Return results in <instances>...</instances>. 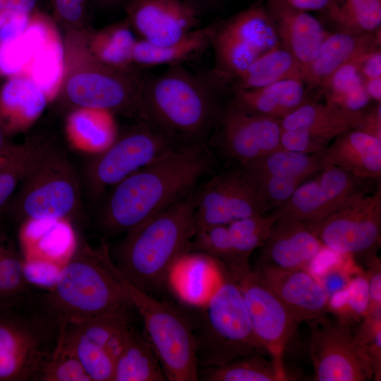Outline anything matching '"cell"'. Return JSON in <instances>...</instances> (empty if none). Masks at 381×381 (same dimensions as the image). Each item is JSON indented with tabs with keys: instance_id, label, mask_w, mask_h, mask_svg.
I'll use <instances>...</instances> for the list:
<instances>
[{
	"instance_id": "cell-1",
	"label": "cell",
	"mask_w": 381,
	"mask_h": 381,
	"mask_svg": "<svg viewBox=\"0 0 381 381\" xmlns=\"http://www.w3.org/2000/svg\"><path fill=\"white\" fill-rule=\"evenodd\" d=\"M213 167L205 143L174 148L107 190L95 226L104 236L126 234L193 190Z\"/></svg>"
},
{
	"instance_id": "cell-2",
	"label": "cell",
	"mask_w": 381,
	"mask_h": 381,
	"mask_svg": "<svg viewBox=\"0 0 381 381\" xmlns=\"http://www.w3.org/2000/svg\"><path fill=\"white\" fill-rule=\"evenodd\" d=\"M228 84L212 71H190L169 66L159 75H145L140 121H145L184 143H205L220 116Z\"/></svg>"
},
{
	"instance_id": "cell-3",
	"label": "cell",
	"mask_w": 381,
	"mask_h": 381,
	"mask_svg": "<svg viewBox=\"0 0 381 381\" xmlns=\"http://www.w3.org/2000/svg\"><path fill=\"white\" fill-rule=\"evenodd\" d=\"M195 197V189L125 234L109 249L118 270L138 289L150 294L169 282L176 264L189 253L196 233Z\"/></svg>"
},
{
	"instance_id": "cell-4",
	"label": "cell",
	"mask_w": 381,
	"mask_h": 381,
	"mask_svg": "<svg viewBox=\"0 0 381 381\" xmlns=\"http://www.w3.org/2000/svg\"><path fill=\"white\" fill-rule=\"evenodd\" d=\"M40 295L60 327L69 321L134 309L104 242L94 248L80 239L62 265L54 287Z\"/></svg>"
},
{
	"instance_id": "cell-5",
	"label": "cell",
	"mask_w": 381,
	"mask_h": 381,
	"mask_svg": "<svg viewBox=\"0 0 381 381\" xmlns=\"http://www.w3.org/2000/svg\"><path fill=\"white\" fill-rule=\"evenodd\" d=\"M87 30L66 32L64 68L57 91L66 106L119 114L140 121V101L145 75L133 66L105 64L90 52Z\"/></svg>"
},
{
	"instance_id": "cell-6",
	"label": "cell",
	"mask_w": 381,
	"mask_h": 381,
	"mask_svg": "<svg viewBox=\"0 0 381 381\" xmlns=\"http://www.w3.org/2000/svg\"><path fill=\"white\" fill-rule=\"evenodd\" d=\"M60 331L40 292L0 299V381H38Z\"/></svg>"
},
{
	"instance_id": "cell-7",
	"label": "cell",
	"mask_w": 381,
	"mask_h": 381,
	"mask_svg": "<svg viewBox=\"0 0 381 381\" xmlns=\"http://www.w3.org/2000/svg\"><path fill=\"white\" fill-rule=\"evenodd\" d=\"M219 265V279L209 297L186 313L199 368L218 366L253 354L268 355L255 336L239 289Z\"/></svg>"
},
{
	"instance_id": "cell-8",
	"label": "cell",
	"mask_w": 381,
	"mask_h": 381,
	"mask_svg": "<svg viewBox=\"0 0 381 381\" xmlns=\"http://www.w3.org/2000/svg\"><path fill=\"white\" fill-rule=\"evenodd\" d=\"M22 223L32 220L85 221L80 188L65 152L52 143L20 184L11 199Z\"/></svg>"
},
{
	"instance_id": "cell-9",
	"label": "cell",
	"mask_w": 381,
	"mask_h": 381,
	"mask_svg": "<svg viewBox=\"0 0 381 381\" xmlns=\"http://www.w3.org/2000/svg\"><path fill=\"white\" fill-rule=\"evenodd\" d=\"M116 274L123 290L142 318L143 334L155 351L167 380H198L195 342L187 314L138 289L117 268Z\"/></svg>"
},
{
	"instance_id": "cell-10",
	"label": "cell",
	"mask_w": 381,
	"mask_h": 381,
	"mask_svg": "<svg viewBox=\"0 0 381 381\" xmlns=\"http://www.w3.org/2000/svg\"><path fill=\"white\" fill-rule=\"evenodd\" d=\"M185 144L150 123L138 121L116 137L90 165L87 181L90 196L98 199L134 171Z\"/></svg>"
},
{
	"instance_id": "cell-11",
	"label": "cell",
	"mask_w": 381,
	"mask_h": 381,
	"mask_svg": "<svg viewBox=\"0 0 381 381\" xmlns=\"http://www.w3.org/2000/svg\"><path fill=\"white\" fill-rule=\"evenodd\" d=\"M211 46L215 59L212 71L229 85L260 56L281 44L265 7L253 6L218 21Z\"/></svg>"
},
{
	"instance_id": "cell-12",
	"label": "cell",
	"mask_w": 381,
	"mask_h": 381,
	"mask_svg": "<svg viewBox=\"0 0 381 381\" xmlns=\"http://www.w3.org/2000/svg\"><path fill=\"white\" fill-rule=\"evenodd\" d=\"M306 224L329 251L366 260L380 246L381 189L358 192L329 216Z\"/></svg>"
},
{
	"instance_id": "cell-13",
	"label": "cell",
	"mask_w": 381,
	"mask_h": 381,
	"mask_svg": "<svg viewBox=\"0 0 381 381\" xmlns=\"http://www.w3.org/2000/svg\"><path fill=\"white\" fill-rule=\"evenodd\" d=\"M220 265L239 289L258 341L278 368L286 373L284 352L298 324L249 262Z\"/></svg>"
},
{
	"instance_id": "cell-14",
	"label": "cell",
	"mask_w": 381,
	"mask_h": 381,
	"mask_svg": "<svg viewBox=\"0 0 381 381\" xmlns=\"http://www.w3.org/2000/svg\"><path fill=\"white\" fill-rule=\"evenodd\" d=\"M309 343L315 381H368L374 378L365 349L351 325L325 315L313 320Z\"/></svg>"
},
{
	"instance_id": "cell-15",
	"label": "cell",
	"mask_w": 381,
	"mask_h": 381,
	"mask_svg": "<svg viewBox=\"0 0 381 381\" xmlns=\"http://www.w3.org/2000/svg\"><path fill=\"white\" fill-rule=\"evenodd\" d=\"M267 212L256 185L242 167L216 175L195 190L196 231Z\"/></svg>"
},
{
	"instance_id": "cell-16",
	"label": "cell",
	"mask_w": 381,
	"mask_h": 381,
	"mask_svg": "<svg viewBox=\"0 0 381 381\" xmlns=\"http://www.w3.org/2000/svg\"><path fill=\"white\" fill-rule=\"evenodd\" d=\"M226 158L245 166L281 149V120L248 111L233 102L224 104L212 131Z\"/></svg>"
},
{
	"instance_id": "cell-17",
	"label": "cell",
	"mask_w": 381,
	"mask_h": 381,
	"mask_svg": "<svg viewBox=\"0 0 381 381\" xmlns=\"http://www.w3.org/2000/svg\"><path fill=\"white\" fill-rule=\"evenodd\" d=\"M312 180L303 182L291 196L272 212L275 222H318L331 214L357 190L355 177L334 166L324 167Z\"/></svg>"
},
{
	"instance_id": "cell-18",
	"label": "cell",
	"mask_w": 381,
	"mask_h": 381,
	"mask_svg": "<svg viewBox=\"0 0 381 381\" xmlns=\"http://www.w3.org/2000/svg\"><path fill=\"white\" fill-rule=\"evenodd\" d=\"M126 20L143 40L167 46L200 27L199 13L187 1L129 0Z\"/></svg>"
},
{
	"instance_id": "cell-19",
	"label": "cell",
	"mask_w": 381,
	"mask_h": 381,
	"mask_svg": "<svg viewBox=\"0 0 381 381\" xmlns=\"http://www.w3.org/2000/svg\"><path fill=\"white\" fill-rule=\"evenodd\" d=\"M295 321H312L327 313L328 298L307 270H284L260 264L253 268Z\"/></svg>"
},
{
	"instance_id": "cell-20",
	"label": "cell",
	"mask_w": 381,
	"mask_h": 381,
	"mask_svg": "<svg viewBox=\"0 0 381 381\" xmlns=\"http://www.w3.org/2000/svg\"><path fill=\"white\" fill-rule=\"evenodd\" d=\"M258 263L284 270H308L326 248L307 225L275 222L262 244Z\"/></svg>"
},
{
	"instance_id": "cell-21",
	"label": "cell",
	"mask_w": 381,
	"mask_h": 381,
	"mask_svg": "<svg viewBox=\"0 0 381 381\" xmlns=\"http://www.w3.org/2000/svg\"><path fill=\"white\" fill-rule=\"evenodd\" d=\"M265 7L273 22L281 47L296 59L302 73L315 58L329 32L317 18L281 0H267Z\"/></svg>"
},
{
	"instance_id": "cell-22",
	"label": "cell",
	"mask_w": 381,
	"mask_h": 381,
	"mask_svg": "<svg viewBox=\"0 0 381 381\" xmlns=\"http://www.w3.org/2000/svg\"><path fill=\"white\" fill-rule=\"evenodd\" d=\"M380 47V29L374 32L329 33L315 58L302 71L301 80L309 87H320L341 66L361 63L371 52Z\"/></svg>"
},
{
	"instance_id": "cell-23",
	"label": "cell",
	"mask_w": 381,
	"mask_h": 381,
	"mask_svg": "<svg viewBox=\"0 0 381 381\" xmlns=\"http://www.w3.org/2000/svg\"><path fill=\"white\" fill-rule=\"evenodd\" d=\"M322 167L334 166L357 179H380L381 140L355 129L334 138L321 152Z\"/></svg>"
},
{
	"instance_id": "cell-24",
	"label": "cell",
	"mask_w": 381,
	"mask_h": 381,
	"mask_svg": "<svg viewBox=\"0 0 381 381\" xmlns=\"http://www.w3.org/2000/svg\"><path fill=\"white\" fill-rule=\"evenodd\" d=\"M363 111H350L308 99L281 120V128L303 131L327 147L337 136L350 129H357Z\"/></svg>"
},
{
	"instance_id": "cell-25",
	"label": "cell",
	"mask_w": 381,
	"mask_h": 381,
	"mask_svg": "<svg viewBox=\"0 0 381 381\" xmlns=\"http://www.w3.org/2000/svg\"><path fill=\"white\" fill-rule=\"evenodd\" d=\"M48 99L47 93L27 75L8 76L0 88V122L5 135L30 125L42 114Z\"/></svg>"
},
{
	"instance_id": "cell-26",
	"label": "cell",
	"mask_w": 381,
	"mask_h": 381,
	"mask_svg": "<svg viewBox=\"0 0 381 381\" xmlns=\"http://www.w3.org/2000/svg\"><path fill=\"white\" fill-rule=\"evenodd\" d=\"M234 103L262 115L282 120L308 99L304 83L299 80H284L252 89H231Z\"/></svg>"
},
{
	"instance_id": "cell-27",
	"label": "cell",
	"mask_w": 381,
	"mask_h": 381,
	"mask_svg": "<svg viewBox=\"0 0 381 381\" xmlns=\"http://www.w3.org/2000/svg\"><path fill=\"white\" fill-rule=\"evenodd\" d=\"M20 238L23 258H37L61 265L68 260L76 245L71 224L61 220L25 222L21 225Z\"/></svg>"
},
{
	"instance_id": "cell-28",
	"label": "cell",
	"mask_w": 381,
	"mask_h": 381,
	"mask_svg": "<svg viewBox=\"0 0 381 381\" xmlns=\"http://www.w3.org/2000/svg\"><path fill=\"white\" fill-rule=\"evenodd\" d=\"M218 21L199 27L167 46H155L138 40L133 52V64L144 67L178 65L201 56L212 45Z\"/></svg>"
},
{
	"instance_id": "cell-29",
	"label": "cell",
	"mask_w": 381,
	"mask_h": 381,
	"mask_svg": "<svg viewBox=\"0 0 381 381\" xmlns=\"http://www.w3.org/2000/svg\"><path fill=\"white\" fill-rule=\"evenodd\" d=\"M219 276L218 262L200 253L183 256L169 277L179 295L193 306L202 303L209 297Z\"/></svg>"
},
{
	"instance_id": "cell-30",
	"label": "cell",
	"mask_w": 381,
	"mask_h": 381,
	"mask_svg": "<svg viewBox=\"0 0 381 381\" xmlns=\"http://www.w3.org/2000/svg\"><path fill=\"white\" fill-rule=\"evenodd\" d=\"M254 181L265 179L304 182L322 168L321 152L305 154L279 149L241 167Z\"/></svg>"
},
{
	"instance_id": "cell-31",
	"label": "cell",
	"mask_w": 381,
	"mask_h": 381,
	"mask_svg": "<svg viewBox=\"0 0 381 381\" xmlns=\"http://www.w3.org/2000/svg\"><path fill=\"white\" fill-rule=\"evenodd\" d=\"M167 380L149 341L133 326L114 361L112 381Z\"/></svg>"
},
{
	"instance_id": "cell-32",
	"label": "cell",
	"mask_w": 381,
	"mask_h": 381,
	"mask_svg": "<svg viewBox=\"0 0 381 381\" xmlns=\"http://www.w3.org/2000/svg\"><path fill=\"white\" fill-rule=\"evenodd\" d=\"M51 143L37 138L18 145H6L0 153V209L12 199Z\"/></svg>"
},
{
	"instance_id": "cell-33",
	"label": "cell",
	"mask_w": 381,
	"mask_h": 381,
	"mask_svg": "<svg viewBox=\"0 0 381 381\" xmlns=\"http://www.w3.org/2000/svg\"><path fill=\"white\" fill-rule=\"evenodd\" d=\"M290 79L301 80V68L296 59L280 47L260 56L228 86L229 90L252 89Z\"/></svg>"
},
{
	"instance_id": "cell-34",
	"label": "cell",
	"mask_w": 381,
	"mask_h": 381,
	"mask_svg": "<svg viewBox=\"0 0 381 381\" xmlns=\"http://www.w3.org/2000/svg\"><path fill=\"white\" fill-rule=\"evenodd\" d=\"M126 20L96 32H87V43L92 54L101 62L117 68L133 67V52L138 41Z\"/></svg>"
},
{
	"instance_id": "cell-35",
	"label": "cell",
	"mask_w": 381,
	"mask_h": 381,
	"mask_svg": "<svg viewBox=\"0 0 381 381\" xmlns=\"http://www.w3.org/2000/svg\"><path fill=\"white\" fill-rule=\"evenodd\" d=\"M206 381H284L282 372L272 358L263 354H253L234 359L225 364L199 368L198 380Z\"/></svg>"
},
{
	"instance_id": "cell-36",
	"label": "cell",
	"mask_w": 381,
	"mask_h": 381,
	"mask_svg": "<svg viewBox=\"0 0 381 381\" xmlns=\"http://www.w3.org/2000/svg\"><path fill=\"white\" fill-rule=\"evenodd\" d=\"M64 68V42L56 30L37 47L23 73L34 80L49 97L58 91Z\"/></svg>"
},
{
	"instance_id": "cell-37",
	"label": "cell",
	"mask_w": 381,
	"mask_h": 381,
	"mask_svg": "<svg viewBox=\"0 0 381 381\" xmlns=\"http://www.w3.org/2000/svg\"><path fill=\"white\" fill-rule=\"evenodd\" d=\"M359 64L341 66L321 86L327 103L353 111L365 109L370 98L359 71Z\"/></svg>"
},
{
	"instance_id": "cell-38",
	"label": "cell",
	"mask_w": 381,
	"mask_h": 381,
	"mask_svg": "<svg viewBox=\"0 0 381 381\" xmlns=\"http://www.w3.org/2000/svg\"><path fill=\"white\" fill-rule=\"evenodd\" d=\"M325 11L344 32L359 34L380 29L381 0H334Z\"/></svg>"
},
{
	"instance_id": "cell-39",
	"label": "cell",
	"mask_w": 381,
	"mask_h": 381,
	"mask_svg": "<svg viewBox=\"0 0 381 381\" xmlns=\"http://www.w3.org/2000/svg\"><path fill=\"white\" fill-rule=\"evenodd\" d=\"M59 344L77 357L92 381H112L114 360L107 349L64 329Z\"/></svg>"
},
{
	"instance_id": "cell-40",
	"label": "cell",
	"mask_w": 381,
	"mask_h": 381,
	"mask_svg": "<svg viewBox=\"0 0 381 381\" xmlns=\"http://www.w3.org/2000/svg\"><path fill=\"white\" fill-rule=\"evenodd\" d=\"M274 223L275 217L270 213L251 216L227 225L234 250L242 261L249 262L252 253L262 246Z\"/></svg>"
},
{
	"instance_id": "cell-41",
	"label": "cell",
	"mask_w": 381,
	"mask_h": 381,
	"mask_svg": "<svg viewBox=\"0 0 381 381\" xmlns=\"http://www.w3.org/2000/svg\"><path fill=\"white\" fill-rule=\"evenodd\" d=\"M369 303L368 282L363 272H358L349 286L328 299L327 313L335 319L351 325L366 314Z\"/></svg>"
},
{
	"instance_id": "cell-42",
	"label": "cell",
	"mask_w": 381,
	"mask_h": 381,
	"mask_svg": "<svg viewBox=\"0 0 381 381\" xmlns=\"http://www.w3.org/2000/svg\"><path fill=\"white\" fill-rule=\"evenodd\" d=\"M23 257L0 228V298H11L30 291L23 272Z\"/></svg>"
},
{
	"instance_id": "cell-43",
	"label": "cell",
	"mask_w": 381,
	"mask_h": 381,
	"mask_svg": "<svg viewBox=\"0 0 381 381\" xmlns=\"http://www.w3.org/2000/svg\"><path fill=\"white\" fill-rule=\"evenodd\" d=\"M191 252L205 254L223 265L249 262L242 261L236 255L227 225L196 231L189 246V253Z\"/></svg>"
},
{
	"instance_id": "cell-44",
	"label": "cell",
	"mask_w": 381,
	"mask_h": 381,
	"mask_svg": "<svg viewBox=\"0 0 381 381\" xmlns=\"http://www.w3.org/2000/svg\"><path fill=\"white\" fill-rule=\"evenodd\" d=\"M38 381H92L77 357L58 343Z\"/></svg>"
},
{
	"instance_id": "cell-45",
	"label": "cell",
	"mask_w": 381,
	"mask_h": 381,
	"mask_svg": "<svg viewBox=\"0 0 381 381\" xmlns=\"http://www.w3.org/2000/svg\"><path fill=\"white\" fill-rule=\"evenodd\" d=\"M341 256L327 265L314 277L328 299L344 291L355 275L361 271L355 266L351 256Z\"/></svg>"
},
{
	"instance_id": "cell-46",
	"label": "cell",
	"mask_w": 381,
	"mask_h": 381,
	"mask_svg": "<svg viewBox=\"0 0 381 381\" xmlns=\"http://www.w3.org/2000/svg\"><path fill=\"white\" fill-rule=\"evenodd\" d=\"M98 113L99 110L90 109L74 110L68 121V130L71 136L82 139L87 144L103 142L106 135Z\"/></svg>"
},
{
	"instance_id": "cell-47",
	"label": "cell",
	"mask_w": 381,
	"mask_h": 381,
	"mask_svg": "<svg viewBox=\"0 0 381 381\" xmlns=\"http://www.w3.org/2000/svg\"><path fill=\"white\" fill-rule=\"evenodd\" d=\"M53 19L65 33L87 30L88 0H49Z\"/></svg>"
},
{
	"instance_id": "cell-48",
	"label": "cell",
	"mask_w": 381,
	"mask_h": 381,
	"mask_svg": "<svg viewBox=\"0 0 381 381\" xmlns=\"http://www.w3.org/2000/svg\"><path fill=\"white\" fill-rule=\"evenodd\" d=\"M61 267L59 264L44 259L23 258V277L30 286L50 291L56 283Z\"/></svg>"
},
{
	"instance_id": "cell-49",
	"label": "cell",
	"mask_w": 381,
	"mask_h": 381,
	"mask_svg": "<svg viewBox=\"0 0 381 381\" xmlns=\"http://www.w3.org/2000/svg\"><path fill=\"white\" fill-rule=\"evenodd\" d=\"M30 16L11 9L0 11V49L23 35Z\"/></svg>"
},
{
	"instance_id": "cell-50",
	"label": "cell",
	"mask_w": 381,
	"mask_h": 381,
	"mask_svg": "<svg viewBox=\"0 0 381 381\" xmlns=\"http://www.w3.org/2000/svg\"><path fill=\"white\" fill-rule=\"evenodd\" d=\"M280 145L282 149L305 154L320 153L326 148L303 131L282 128Z\"/></svg>"
},
{
	"instance_id": "cell-51",
	"label": "cell",
	"mask_w": 381,
	"mask_h": 381,
	"mask_svg": "<svg viewBox=\"0 0 381 381\" xmlns=\"http://www.w3.org/2000/svg\"><path fill=\"white\" fill-rule=\"evenodd\" d=\"M367 272L365 273L369 293V303L366 313L381 310V261L377 254L368 258Z\"/></svg>"
},
{
	"instance_id": "cell-52",
	"label": "cell",
	"mask_w": 381,
	"mask_h": 381,
	"mask_svg": "<svg viewBox=\"0 0 381 381\" xmlns=\"http://www.w3.org/2000/svg\"><path fill=\"white\" fill-rule=\"evenodd\" d=\"M358 131L381 140V104H377L369 110H363Z\"/></svg>"
},
{
	"instance_id": "cell-53",
	"label": "cell",
	"mask_w": 381,
	"mask_h": 381,
	"mask_svg": "<svg viewBox=\"0 0 381 381\" xmlns=\"http://www.w3.org/2000/svg\"><path fill=\"white\" fill-rule=\"evenodd\" d=\"M358 68L365 79L381 77L380 47L368 54L359 64Z\"/></svg>"
},
{
	"instance_id": "cell-54",
	"label": "cell",
	"mask_w": 381,
	"mask_h": 381,
	"mask_svg": "<svg viewBox=\"0 0 381 381\" xmlns=\"http://www.w3.org/2000/svg\"><path fill=\"white\" fill-rule=\"evenodd\" d=\"M289 6L303 11L325 10L334 0H281Z\"/></svg>"
},
{
	"instance_id": "cell-55",
	"label": "cell",
	"mask_w": 381,
	"mask_h": 381,
	"mask_svg": "<svg viewBox=\"0 0 381 381\" xmlns=\"http://www.w3.org/2000/svg\"><path fill=\"white\" fill-rule=\"evenodd\" d=\"M38 0H10L11 9L23 14L32 15L37 9Z\"/></svg>"
},
{
	"instance_id": "cell-56",
	"label": "cell",
	"mask_w": 381,
	"mask_h": 381,
	"mask_svg": "<svg viewBox=\"0 0 381 381\" xmlns=\"http://www.w3.org/2000/svg\"><path fill=\"white\" fill-rule=\"evenodd\" d=\"M365 90L370 99L381 102V77L364 78Z\"/></svg>"
},
{
	"instance_id": "cell-57",
	"label": "cell",
	"mask_w": 381,
	"mask_h": 381,
	"mask_svg": "<svg viewBox=\"0 0 381 381\" xmlns=\"http://www.w3.org/2000/svg\"><path fill=\"white\" fill-rule=\"evenodd\" d=\"M129 0H96L97 3L103 8H114L121 4L126 5Z\"/></svg>"
},
{
	"instance_id": "cell-58",
	"label": "cell",
	"mask_w": 381,
	"mask_h": 381,
	"mask_svg": "<svg viewBox=\"0 0 381 381\" xmlns=\"http://www.w3.org/2000/svg\"><path fill=\"white\" fill-rule=\"evenodd\" d=\"M194 1L195 0H191L190 4L193 5ZM226 0H198V4H196V9L199 13L200 6H201L202 4L206 8H209L210 6H214Z\"/></svg>"
},
{
	"instance_id": "cell-59",
	"label": "cell",
	"mask_w": 381,
	"mask_h": 381,
	"mask_svg": "<svg viewBox=\"0 0 381 381\" xmlns=\"http://www.w3.org/2000/svg\"><path fill=\"white\" fill-rule=\"evenodd\" d=\"M4 136H5V133L0 122V153L2 152V150L5 148V147L7 145V143L5 140Z\"/></svg>"
},
{
	"instance_id": "cell-60",
	"label": "cell",
	"mask_w": 381,
	"mask_h": 381,
	"mask_svg": "<svg viewBox=\"0 0 381 381\" xmlns=\"http://www.w3.org/2000/svg\"><path fill=\"white\" fill-rule=\"evenodd\" d=\"M11 9L10 0H0V11Z\"/></svg>"
}]
</instances>
